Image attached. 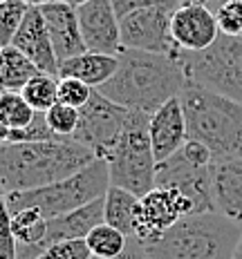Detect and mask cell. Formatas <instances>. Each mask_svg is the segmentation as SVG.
Here are the masks:
<instances>
[{
  "label": "cell",
  "mask_w": 242,
  "mask_h": 259,
  "mask_svg": "<svg viewBox=\"0 0 242 259\" xmlns=\"http://www.w3.org/2000/svg\"><path fill=\"white\" fill-rule=\"evenodd\" d=\"M186 83L188 78L177 58L123 47L117 74L96 90L126 110L155 114L164 103L177 99Z\"/></svg>",
  "instance_id": "obj_1"
},
{
  "label": "cell",
  "mask_w": 242,
  "mask_h": 259,
  "mask_svg": "<svg viewBox=\"0 0 242 259\" xmlns=\"http://www.w3.org/2000/svg\"><path fill=\"white\" fill-rule=\"evenodd\" d=\"M96 154L74 139L0 143V186L5 194L56 183L90 165Z\"/></svg>",
  "instance_id": "obj_2"
},
{
  "label": "cell",
  "mask_w": 242,
  "mask_h": 259,
  "mask_svg": "<svg viewBox=\"0 0 242 259\" xmlns=\"http://www.w3.org/2000/svg\"><path fill=\"white\" fill-rule=\"evenodd\" d=\"M180 103L188 139L206 145L213 161L242 156V103L191 80L182 90Z\"/></svg>",
  "instance_id": "obj_3"
},
{
  "label": "cell",
  "mask_w": 242,
  "mask_h": 259,
  "mask_svg": "<svg viewBox=\"0 0 242 259\" xmlns=\"http://www.w3.org/2000/svg\"><path fill=\"white\" fill-rule=\"evenodd\" d=\"M242 226L218 210L186 214L155 241L142 244L148 259H231Z\"/></svg>",
  "instance_id": "obj_4"
},
{
  "label": "cell",
  "mask_w": 242,
  "mask_h": 259,
  "mask_svg": "<svg viewBox=\"0 0 242 259\" xmlns=\"http://www.w3.org/2000/svg\"><path fill=\"white\" fill-rule=\"evenodd\" d=\"M110 188V170L108 161L94 159L90 165L65 179L50 183V186L34 188V190H20L5 194V206L9 214L23 208H36L45 219H56L67 214L85 203L101 199Z\"/></svg>",
  "instance_id": "obj_5"
},
{
  "label": "cell",
  "mask_w": 242,
  "mask_h": 259,
  "mask_svg": "<svg viewBox=\"0 0 242 259\" xmlns=\"http://www.w3.org/2000/svg\"><path fill=\"white\" fill-rule=\"evenodd\" d=\"M148 123L150 114L130 110L119 139L106 156L110 186H119L137 197H144L153 190L157 177V159L150 145Z\"/></svg>",
  "instance_id": "obj_6"
},
{
  "label": "cell",
  "mask_w": 242,
  "mask_h": 259,
  "mask_svg": "<svg viewBox=\"0 0 242 259\" xmlns=\"http://www.w3.org/2000/svg\"><path fill=\"white\" fill-rule=\"evenodd\" d=\"M191 83L211 88L242 103V38L218 36L204 52H180L177 56Z\"/></svg>",
  "instance_id": "obj_7"
},
{
  "label": "cell",
  "mask_w": 242,
  "mask_h": 259,
  "mask_svg": "<svg viewBox=\"0 0 242 259\" xmlns=\"http://www.w3.org/2000/svg\"><path fill=\"white\" fill-rule=\"evenodd\" d=\"M79 112H81L79 127L72 139L92 150L96 154V159L106 161V156L110 154L112 145L119 139L123 125H126V118L130 110L112 103L99 90H94L92 99L81 107Z\"/></svg>",
  "instance_id": "obj_8"
},
{
  "label": "cell",
  "mask_w": 242,
  "mask_h": 259,
  "mask_svg": "<svg viewBox=\"0 0 242 259\" xmlns=\"http://www.w3.org/2000/svg\"><path fill=\"white\" fill-rule=\"evenodd\" d=\"M195 212L193 201L175 188H153L139 197V214L134 221V235L142 244L155 241L157 237L175 226L186 214Z\"/></svg>",
  "instance_id": "obj_9"
},
{
  "label": "cell",
  "mask_w": 242,
  "mask_h": 259,
  "mask_svg": "<svg viewBox=\"0 0 242 259\" xmlns=\"http://www.w3.org/2000/svg\"><path fill=\"white\" fill-rule=\"evenodd\" d=\"M173 12L166 9H139L119 18L121 27V45L126 50L166 54V56H180V47L173 40L170 31Z\"/></svg>",
  "instance_id": "obj_10"
},
{
  "label": "cell",
  "mask_w": 242,
  "mask_h": 259,
  "mask_svg": "<svg viewBox=\"0 0 242 259\" xmlns=\"http://www.w3.org/2000/svg\"><path fill=\"white\" fill-rule=\"evenodd\" d=\"M155 188H175V190H180L193 201L195 212H211V210H215L211 165L197 168V165L188 163L182 156V152L157 163Z\"/></svg>",
  "instance_id": "obj_11"
},
{
  "label": "cell",
  "mask_w": 242,
  "mask_h": 259,
  "mask_svg": "<svg viewBox=\"0 0 242 259\" xmlns=\"http://www.w3.org/2000/svg\"><path fill=\"white\" fill-rule=\"evenodd\" d=\"M77 16L85 50L119 56L123 50L121 27L112 0H88L85 5L77 7Z\"/></svg>",
  "instance_id": "obj_12"
},
{
  "label": "cell",
  "mask_w": 242,
  "mask_h": 259,
  "mask_svg": "<svg viewBox=\"0 0 242 259\" xmlns=\"http://www.w3.org/2000/svg\"><path fill=\"white\" fill-rule=\"evenodd\" d=\"M170 31L180 52H204L218 40L220 29L215 12L197 0V3H182L173 12Z\"/></svg>",
  "instance_id": "obj_13"
},
{
  "label": "cell",
  "mask_w": 242,
  "mask_h": 259,
  "mask_svg": "<svg viewBox=\"0 0 242 259\" xmlns=\"http://www.w3.org/2000/svg\"><path fill=\"white\" fill-rule=\"evenodd\" d=\"M148 132L157 163L170 159V156L184 148V143L188 141V134H186V116L184 110H182L180 96L170 99L155 114H150Z\"/></svg>",
  "instance_id": "obj_14"
},
{
  "label": "cell",
  "mask_w": 242,
  "mask_h": 259,
  "mask_svg": "<svg viewBox=\"0 0 242 259\" xmlns=\"http://www.w3.org/2000/svg\"><path fill=\"white\" fill-rule=\"evenodd\" d=\"M12 47H16L18 52H23L31 63L39 67V72H47L58 76V58L54 52L50 31H47L45 18L41 14V7H29L20 29L16 31Z\"/></svg>",
  "instance_id": "obj_15"
},
{
  "label": "cell",
  "mask_w": 242,
  "mask_h": 259,
  "mask_svg": "<svg viewBox=\"0 0 242 259\" xmlns=\"http://www.w3.org/2000/svg\"><path fill=\"white\" fill-rule=\"evenodd\" d=\"M41 14H43V18H45V25H47V31H50V38H52L58 63L88 52L85 50L83 36H81L77 9H74L72 5L52 0V3L43 5Z\"/></svg>",
  "instance_id": "obj_16"
},
{
  "label": "cell",
  "mask_w": 242,
  "mask_h": 259,
  "mask_svg": "<svg viewBox=\"0 0 242 259\" xmlns=\"http://www.w3.org/2000/svg\"><path fill=\"white\" fill-rule=\"evenodd\" d=\"M211 175L215 210L242 226V156L213 161Z\"/></svg>",
  "instance_id": "obj_17"
},
{
  "label": "cell",
  "mask_w": 242,
  "mask_h": 259,
  "mask_svg": "<svg viewBox=\"0 0 242 259\" xmlns=\"http://www.w3.org/2000/svg\"><path fill=\"white\" fill-rule=\"evenodd\" d=\"M117 69H119V56L99 54V52H83L74 58L61 61V65H58V78L72 76L96 90L115 76Z\"/></svg>",
  "instance_id": "obj_18"
},
{
  "label": "cell",
  "mask_w": 242,
  "mask_h": 259,
  "mask_svg": "<svg viewBox=\"0 0 242 259\" xmlns=\"http://www.w3.org/2000/svg\"><path fill=\"white\" fill-rule=\"evenodd\" d=\"M139 214V197L119 186H110L103 197V221L123 235H134V221Z\"/></svg>",
  "instance_id": "obj_19"
},
{
  "label": "cell",
  "mask_w": 242,
  "mask_h": 259,
  "mask_svg": "<svg viewBox=\"0 0 242 259\" xmlns=\"http://www.w3.org/2000/svg\"><path fill=\"white\" fill-rule=\"evenodd\" d=\"M39 74V67L18 52L16 47H3V58H0V90H14L20 92L31 76Z\"/></svg>",
  "instance_id": "obj_20"
},
{
  "label": "cell",
  "mask_w": 242,
  "mask_h": 259,
  "mask_svg": "<svg viewBox=\"0 0 242 259\" xmlns=\"http://www.w3.org/2000/svg\"><path fill=\"white\" fill-rule=\"evenodd\" d=\"M9 228L16 246L36 248L47 235V219L36 208H23L9 214Z\"/></svg>",
  "instance_id": "obj_21"
},
{
  "label": "cell",
  "mask_w": 242,
  "mask_h": 259,
  "mask_svg": "<svg viewBox=\"0 0 242 259\" xmlns=\"http://www.w3.org/2000/svg\"><path fill=\"white\" fill-rule=\"evenodd\" d=\"M25 101L34 107L36 112H47L52 105L58 103V76L47 72H39L25 83L20 90Z\"/></svg>",
  "instance_id": "obj_22"
},
{
  "label": "cell",
  "mask_w": 242,
  "mask_h": 259,
  "mask_svg": "<svg viewBox=\"0 0 242 259\" xmlns=\"http://www.w3.org/2000/svg\"><path fill=\"white\" fill-rule=\"evenodd\" d=\"M36 116V110L25 101L20 92L0 90V121L9 130H23Z\"/></svg>",
  "instance_id": "obj_23"
},
{
  "label": "cell",
  "mask_w": 242,
  "mask_h": 259,
  "mask_svg": "<svg viewBox=\"0 0 242 259\" xmlns=\"http://www.w3.org/2000/svg\"><path fill=\"white\" fill-rule=\"evenodd\" d=\"M88 248L92 252V257L96 259H112L117 255H121L123 248L128 244V235H123L121 230L112 228L110 224H99L96 228H92V233L85 237Z\"/></svg>",
  "instance_id": "obj_24"
},
{
  "label": "cell",
  "mask_w": 242,
  "mask_h": 259,
  "mask_svg": "<svg viewBox=\"0 0 242 259\" xmlns=\"http://www.w3.org/2000/svg\"><path fill=\"white\" fill-rule=\"evenodd\" d=\"M29 12V5L23 0H5L0 3V47H9L20 29L25 16Z\"/></svg>",
  "instance_id": "obj_25"
},
{
  "label": "cell",
  "mask_w": 242,
  "mask_h": 259,
  "mask_svg": "<svg viewBox=\"0 0 242 259\" xmlns=\"http://www.w3.org/2000/svg\"><path fill=\"white\" fill-rule=\"evenodd\" d=\"M79 118H81V112L77 107L65 105V103H61V101L45 112L47 125H50V130L58 139H65V137L72 139L79 127Z\"/></svg>",
  "instance_id": "obj_26"
},
{
  "label": "cell",
  "mask_w": 242,
  "mask_h": 259,
  "mask_svg": "<svg viewBox=\"0 0 242 259\" xmlns=\"http://www.w3.org/2000/svg\"><path fill=\"white\" fill-rule=\"evenodd\" d=\"M215 20L222 36L242 38V0H227L215 9Z\"/></svg>",
  "instance_id": "obj_27"
},
{
  "label": "cell",
  "mask_w": 242,
  "mask_h": 259,
  "mask_svg": "<svg viewBox=\"0 0 242 259\" xmlns=\"http://www.w3.org/2000/svg\"><path fill=\"white\" fill-rule=\"evenodd\" d=\"M92 92L94 88H90L88 83L72 76H61L58 78V101L65 105H72L81 110L90 99H92Z\"/></svg>",
  "instance_id": "obj_28"
},
{
  "label": "cell",
  "mask_w": 242,
  "mask_h": 259,
  "mask_svg": "<svg viewBox=\"0 0 242 259\" xmlns=\"http://www.w3.org/2000/svg\"><path fill=\"white\" fill-rule=\"evenodd\" d=\"M39 259H92L85 239H63L47 246Z\"/></svg>",
  "instance_id": "obj_29"
},
{
  "label": "cell",
  "mask_w": 242,
  "mask_h": 259,
  "mask_svg": "<svg viewBox=\"0 0 242 259\" xmlns=\"http://www.w3.org/2000/svg\"><path fill=\"white\" fill-rule=\"evenodd\" d=\"M184 0H112V7L119 18L123 16L139 12V9H166V12H175Z\"/></svg>",
  "instance_id": "obj_30"
},
{
  "label": "cell",
  "mask_w": 242,
  "mask_h": 259,
  "mask_svg": "<svg viewBox=\"0 0 242 259\" xmlns=\"http://www.w3.org/2000/svg\"><path fill=\"white\" fill-rule=\"evenodd\" d=\"M180 152H182V156H184L188 163L197 165V168H206V165L213 163V152L204 143L195 141V139H188Z\"/></svg>",
  "instance_id": "obj_31"
},
{
  "label": "cell",
  "mask_w": 242,
  "mask_h": 259,
  "mask_svg": "<svg viewBox=\"0 0 242 259\" xmlns=\"http://www.w3.org/2000/svg\"><path fill=\"white\" fill-rule=\"evenodd\" d=\"M92 259H96V257H92ZM112 259H148V257H146V250H144L142 241H139L137 237H128V244L123 248V252Z\"/></svg>",
  "instance_id": "obj_32"
},
{
  "label": "cell",
  "mask_w": 242,
  "mask_h": 259,
  "mask_svg": "<svg viewBox=\"0 0 242 259\" xmlns=\"http://www.w3.org/2000/svg\"><path fill=\"white\" fill-rule=\"evenodd\" d=\"M231 259H242V235H240L238 244H235V248H233V255H231Z\"/></svg>",
  "instance_id": "obj_33"
},
{
  "label": "cell",
  "mask_w": 242,
  "mask_h": 259,
  "mask_svg": "<svg viewBox=\"0 0 242 259\" xmlns=\"http://www.w3.org/2000/svg\"><path fill=\"white\" fill-rule=\"evenodd\" d=\"M202 3L206 5V7H211L213 12H215V9H218L220 5H222V3H227V0H202Z\"/></svg>",
  "instance_id": "obj_34"
},
{
  "label": "cell",
  "mask_w": 242,
  "mask_h": 259,
  "mask_svg": "<svg viewBox=\"0 0 242 259\" xmlns=\"http://www.w3.org/2000/svg\"><path fill=\"white\" fill-rule=\"evenodd\" d=\"M23 3H27L29 7H43V5L52 3V0H23Z\"/></svg>",
  "instance_id": "obj_35"
},
{
  "label": "cell",
  "mask_w": 242,
  "mask_h": 259,
  "mask_svg": "<svg viewBox=\"0 0 242 259\" xmlns=\"http://www.w3.org/2000/svg\"><path fill=\"white\" fill-rule=\"evenodd\" d=\"M58 3H65V5H72V7H74V9H77V7H81V5H85V3H88V0H58Z\"/></svg>",
  "instance_id": "obj_36"
},
{
  "label": "cell",
  "mask_w": 242,
  "mask_h": 259,
  "mask_svg": "<svg viewBox=\"0 0 242 259\" xmlns=\"http://www.w3.org/2000/svg\"><path fill=\"white\" fill-rule=\"evenodd\" d=\"M184 3H197V0H184Z\"/></svg>",
  "instance_id": "obj_37"
},
{
  "label": "cell",
  "mask_w": 242,
  "mask_h": 259,
  "mask_svg": "<svg viewBox=\"0 0 242 259\" xmlns=\"http://www.w3.org/2000/svg\"><path fill=\"white\" fill-rule=\"evenodd\" d=\"M0 58H3V47H0Z\"/></svg>",
  "instance_id": "obj_38"
},
{
  "label": "cell",
  "mask_w": 242,
  "mask_h": 259,
  "mask_svg": "<svg viewBox=\"0 0 242 259\" xmlns=\"http://www.w3.org/2000/svg\"><path fill=\"white\" fill-rule=\"evenodd\" d=\"M0 3H5V0H0Z\"/></svg>",
  "instance_id": "obj_39"
}]
</instances>
